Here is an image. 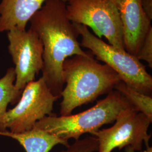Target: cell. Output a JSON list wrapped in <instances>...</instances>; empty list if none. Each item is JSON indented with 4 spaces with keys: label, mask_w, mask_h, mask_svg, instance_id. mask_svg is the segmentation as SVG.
Here are the masks:
<instances>
[{
    "label": "cell",
    "mask_w": 152,
    "mask_h": 152,
    "mask_svg": "<svg viewBox=\"0 0 152 152\" xmlns=\"http://www.w3.org/2000/svg\"><path fill=\"white\" fill-rule=\"evenodd\" d=\"M15 73L14 68L8 69L5 76L0 79V131H3V119L9 103L18 102L21 95L14 85Z\"/></svg>",
    "instance_id": "cell-12"
},
{
    "label": "cell",
    "mask_w": 152,
    "mask_h": 152,
    "mask_svg": "<svg viewBox=\"0 0 152 152\" xmlns=\"http://www.w3.org/2000/svg\"><path fill=\"white\" fill-rule=\"evenodd\" d=\"M120 14L125 50L136 56L151 26L141 0H112Z\"/></svg>",
    "instance_id": "cell-9"
},
{
    "label": "cell",
    "mask_w": 152,
    "mask_h": 152,
    "mask_svg": "<svg viewBox=\"0 0 152 152\" xmlns=\"http://www.w3.org/2000/svg\"><path fill=\"white\" fill-rule=\"evenodd\" d=\"M133 108L118 91L113 90L91 108L76 114L57 116L50 114L36 124L34 127L68 141L100 130L105 125L114 122L121 111Z\"/></svg>",
    "instance_id": "cell-3"
},
{
    "label": "cell",
    "mask_w": 152,
    "mask_h": 152,
    "mask_svg": "<svg viewBox=\"0 0 152 152\" xmlns=\"http://www.w3.org/2000/svg\"><path fill=\"white\" fill-rule=\"evenodd\" d=\"M98 151V141L96 137L88 136L76 140L60 152H95Z\"/></svg>",
    "instance_id": "cell-14"
},
{
    "label": "cell",
    "mask_w": 152,
    "mask_h": 152,
    "mask_svg": "<svg viewBox=\"0 0 152 152\" xmlns=\"http://www.w3.org/2000/svg\"><path fill=\"white\" fill-rule=\"evenodd\" d=\"M152 120L134 108L121 111L109 128L92 133L98 141V152H112L130 147L135 151H142V144L149 147L151 135L148 133Z\"/></svg>",
    "instance_id": "cell-7"
},
{
    "label": "cell",
    "mask_w": 152,
    "mask_h": 152,
    "mask_svg": "<svg viewBox=\"0 0 152 152\" xmlns=\"http://www.w3.org/2000/svg\"><path fill=\"white\" fill-rule=\"evenodd\" d=\"M73 24L81 36V46L89 49L96 59L108 65L127 85L143 94L152 96V76L136 56L107 44L92 34L87 27Z\"/></svg>",
    "instance_id": "cell-4"
},
{
    "label": "cell",
    "mask_w": 152,
    "mask_h": 152,
    "mask_svg": "<svg viewBox=\"0 0 152 152\" xmlns=\"http://www.w3.org/2000/svg\"><path fill=\"white\" fill-rule=\"evenodd\" d=\"M127 100L137 112H141L152 120V98L139 92L120 81L115 86L114 89Z\"/></svg>",
    "instance_id": "cell-13"
},
{
    "label": "cell",
    "mask_w": 152,
    "mask_h": 152,
    "mask_svg": "<svg viewBox=\"0 0 152 152\" xmlns=\"http://www.w3.org/2000/svg\"><path fill=\"white\" fill-rule=\"evenodd\" d=\"M125 152H136V151H134L131 147H127L125 148ZM140 152H152V147H150V146L146 147L145 150H144L143 151H140Z\"/></svg>",
    "instance_id": "cell-17"
},
{
    "label": "cell",
    "mask_w": 152,
    "mask_h": 152,
    "mask_svg": "<svg viewBox=\"0 0 152 152\" xmlns=\"http://www.w3.org/2000/svg\"><path fill=\"white\" fill-rule=\"evenodd\" d=\"M67 3L71 22L91 28L98 38L104 37L114 48L125 50L120 14L112 0H71Z\"/></svg>",
    "instance_id": "cell-5"
},
{
    "label": "cell",
    "mask_w": 152,
    "mask_h": 152,
    "mask_svg": "<svg viewBox=\"0 0 152 152\" xmlns=\"http://www.w3.org/2000/svg\"><path fill=\"white\" fill-rule=\"evenodd\" d=\"M63 80L66 84L61 94L60 114L63 116L108 94L121 81L117 73L108 65L99 63L92 53L66 59L63 65Z\"/></svg>",
    "instance_id": "cell-2"
},
{
    "label": "cell",
    "mask_w": 152,
    "mask_h": 152,
    "mask_svg": "<svg viewBox=\"0 0 152 152\" xmlns=\"http://www.w3.org/2000/svg\"><path fill=\"white\" fill-rule=\"evenodd\" d=\"M29 22L30 28L43 45L42 77L51 92L60 98L64 86L63 65L65 59L90 53L82 49L78 41L80 34L68 17L63 0H47Z\"/></svg>",
    "instance_id": "cell-1"
},
{
    "label": "cell",
    "mask_w": 152,
    "mask_h": 152,
    "mask_svg": "<svg viewBox=\"0 0 152 152\" xmlns=\"http://www.w3.org/2000/svg\"><path fill=\"white\" fill-rule=\"evenodd\" d=\"M9 51L15 65V87L22 95L28 83L34 81L43 66V45L38 35L29 29L7 32Z\"/></svg>",
    "instance_id": "cell-8"
},
{
    "label": "cell",
    "mask_w": 152,
    "mask_h": 152,
    "mask_svg": "<svg viewBox=\"0 0 152 152\" xmlns=\"http://www.w3.org/2000/svg\"><path fill=\"white\" fill-rule=\"evenodd\" d=\"M64 1H65V2H68L69 1H70L71 0H63Z\"/></svg>",
    "instance_id": "cell-18"
},
{
    "label": "cell",
    "mask_w": 152,
    "mask_h": 152,
    "mask_svg": "<svg viewBox=\"0 0 152 152\" xmlns=\"http://www.w3.org/2000/svg\"><path fill=\"white\" fill-rule=\"evenodd\" d=\"M136 58L139 60L145 61L152 68V27L150 28L144 39Z\"/></svg>",
    "instance_id": "cell-15"
},
{
    "label": "cell",
    "mask_w": 152,
    "mask_h": 152,
    "mask_svg": "<svg viewBox=\"0 0 152 152\" xmlns=\"http://www.w3.org/2000/svg\"><path fill=\"white\" fill-rule=\"evenodd\" d=\"M141 2L145 13L150 20H152V0H141Z\"/></svg>",
    "instance_id": "cell-16"
},
{
    "label": "cell",
    "mask_w": 152,
    "mask_h": 152,
    "mask_svg": "<svg viewBox=\"0 0 152 152\" xmlns=\"http://www.w3.org/2000/svg\"><path fill=\"white\" fill-rule=\"evenodd\" d=\"M59 98L51 92L42 77L28 83L17 105L4 115L3 131L7 128L12 133L31 130L38 121L52 114L54 103Z\"/></svg>",
    "instance_id": "cell-6"
},
{
    "label": "cell",
    "mask_w": 152,
    "mask_h": 152,
    "mask_svg": "<svg viewBox=\"0 0 152 152\" xmlns=\"http://www.w3.org/2000/svg\"><path fill=\"white\" fill-rule=\"evenodd\" d=\"M0 135L15 139L26 152H49L59 144L65 148L69 145L68 141L36 127L21 133H12L7 130L0 131Z\"/></svg>",
    "instance_id": "cell-11"
},
{
    "label": "cell",
    "mask_w": 152,
    "mask_h": 152,
    "mask_svg": "<svg viewBox=\"0 0 152 152\" xmlns=\"http://www.w3.org/2000/svg\"><path fill=\"white\" fill-rule=\"evenodd\" d=\"M47 0H2L0 3V33L13 29L26 30L28 22Z\"/></svg>",
    "instance_id": "cell-10"
}]
</instances>
